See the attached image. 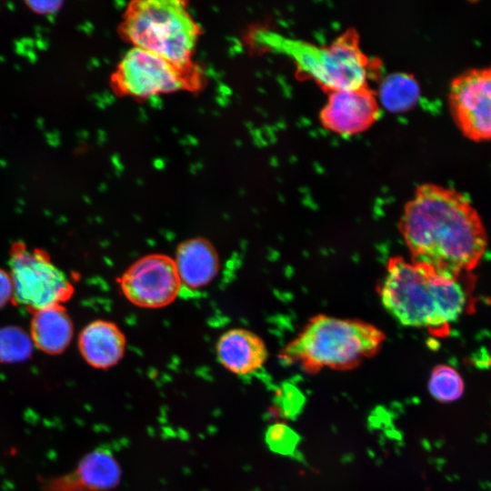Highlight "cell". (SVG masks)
<instances>
[{
    "label": "cell",
    "instance_id": "cell-22",
    "mask_svg": "<svg viewBox=\"0 0 491 491\" xmlns=\"http://www.w3.org/2000/svg\"><path fill=\"white\" fill-rule=\"evenodd\" d=\"M14 298V288L10 274L0 268V308Z\"/></svg>",
    "mask_w": 491,
    "mask_h": 491
},
{
    "label": "cell",
    "instance_id": "cell-21",
    "mask_svg": "<svg viewBox=\"0 0 491 491\" xmlns=\"http://www.w3.org/2000/svg\"><path fill=\"white\" fill-rule=\"evenodd\" d=\"M64 2L59 0L51 1H25V5L38 15H52L62 7Z\"/></svg>",
    "mask_w": 491,
    "mask_h": 491
},
{
    "label": "cell",
    "instance_id": "cell-2",
    "mask_svg": "<svg viewBox=\"0 0 491 491\" xmlns=\"http://www.w3.org/2000/svg\"><path fill=\"white\" fill-rule=\"evenodd\" d=\"M461 277L396 256L387 261L377 292L383 306L401 325L444 334L468 306L469 290Z\"/></svg>",
    "mask_w": 491,
    "mask_h": 491
},
{
    "label": "cell",
    "instance_id": "cell-6",
    "mask_svg": "<svg viewBox=\"0 0 491 491\" xmlns=\"http://www.w3.org/2000/svg\"><path fill=\"white\" fill-rule=\"evenodd\" d=\"M203 80V73L195 64L179 66L155 54L133 47L116 65L110 85L118 95L146 99L177 91H198Z\"/></svg>",
    "mask_w": 491,
    "mask_h": 491
},
{
    "label": "cell",
    "instance_id": "cell-15",
    "mask_svg": "<svg viewBox=\"0 0 491 491\" xmlns=\"http://www.w3.org/2000/svg\"><path fill=\"white\" fill-rule=\"evenodd\" d=\"M121 467L113 454L103 447L86 454L73 474L76 491H111L121 480Z\"/></svg>",
    "mask_w": 491,
    "mask_h": 491
},
{
    "label": "cell",
    "instance_id": "cell-12",
    "mask_svg": "<svg viewBox=\"0 0 491 491\" xmlns=\"http://www.w3.org/2000/svg\"><path fill=\"white\" fill-rule=\"evenodd\" d=\"M125 337L120 328L105 320L89 323L80 333L79 351L91 366L107 369L115 366L125 350Z\"/></svg>",
    "mask_w": 491,
    "mask_h": 491
},
{
    "label": "cell",
    "instance_id": "cell-8",
    "mask_svg": "<svg viewBox=\"0 0 491 491\" xmlns=\"http://www.w3.org/2000/svg\"><path fill=\"white\" fill-rule=\"evenodd\" d=\"M448 103L464 136L475 142L491 140V66L457 75L450 84Z\"/></svg>",
    "mask_w": 491,
    "mask_h": 491
},
{
    "label": "cell",
    "instance_id": "cell-5",
    "mask_svg": "<svg viewBox=\"0 0 491 491\" xmlns=\"http://www.w3.org/2000/svg\"><path fill=\"white\" fill-rule=\"evenodd\" d=\"M258 36L264 38L263 45L291 57L299 75L327 92L366 85L377 67L361 49L355 29L346 30L326 45L272 32H261Z\"/></svg>",
    "mask_w": 491,
    "mask_h": 491
},
{
    "label": "cell",
    "instance_id": "cell-16",
    "mask_svg": "<svg viewBox=\"0 0 491 491\" xmlns=\"http://www.w3.org/2000/svg\"><path fill=\"white\" fill-rule=\"evenodd\" d=\"M420 85L409 73L387 75L380 83L378 98L389 111L402 112L413 107L420 97Z\"/></svg>",
    "mask_w": 491,
    "mask_h": 491
},
{
    "label": "cell",
    "instance_id": "cell-14",
    "mask_svg": "<svg viewBox=\"0 0 491 491\" xmlns=\"http://www.w3.org/2000/svg\"><path fill=\"white\" fill-rule=\"evenodd\" d=\"M73 323L61 305L35 311L31 324V337L35 346L45 353L63 352L73 336Z\"/></svg>",
    "mask_w": 491,
    "mask_h": 491
},
{
    "label": "cell",
    "instance_id": "cell-7",
    "mask_svg": "<svg viewBox=\"0 0 491 491\" xmlns=\"http://www.w3.org/2000/svg\"><path fill=\"white\" fill-rule=\"evenodd\" d=\"M14 298L35 311L60 305L73 294V285L49 257L39 250L15 246L10 256Z\"/></svg>",
    "mask_w": 491,
    "mask_h": 491
},
{
    "label": "cell",
    "instance_id": "cell-19",
    "mask_svg": "<svg viewBox=\"0 0 491 491\" xmlns=\"http://www.w3.org/2000/svg\"><path fill=\"white\" fill-rule=\"evenodd\" d=\"M300 437L290 426L283 423L271 425L266 432V443L275 453L288 456L293 454Z\"/></svg>",
    "mask_w": 491,
    "mask_h": 491
},
{
    "label": "cell",
    "instance_id": "cell-4",
    "mask_svg": "<svg viewBox=\"0 0 491 491\" xmlns=\"http://www.w3.org/2000/svg\"><path fill=\"white\" fill-rule=\"evenodd\" d=\"M118 34L134 47L179 66H191L201 28L178 0H136L125 8Z\"/></svg>",
    "mask_w": 491,
    "mask_h": 491
},
{
    "label": "cell",
    "instance_id": "cell-1",
    "mask_svg": "<svg viewBox=\"0 0 491 491\" xmlns=\"http://www.w3.org/2000/svg\"><path fill=\"white\" fill-rule=\"evenodd\" d=\"M398 226L412 262L452 277L475 269L487 244L482 219L469 199L431 183L416 187Z\"/></svg>",
    "mask_w": 491,
    "mask_h": 491
},
{
    "label": "cell",
    "instance_id": "cell-3",
    "mask_svg": "<svg viewBox=\"0 0 491 491\" xmlns=\"http://www.w3.org/2000/svg\"><path fill=\"white\" fill-rule=\"evenodd\" d=\"M385 339L384 332L370 323L319 314L286 345L279 358L308 374L324 368L351 370L376 356Z\"/></svg>",
    "mask_w": 491,
    "mask_h": 491
},
{
    "label": "cell",
    "instance_id": "cell-18",
    "mask_svg": "<svg viewBox=\"0 0 491 491\" xmlns=\"http://www.w3.org/2000/svg\"><path fill=\"white\" fill-rule=\"evenodd\" d=\"M464 381L458 372L450 366H436L429 377L428 389L439 402L449 403L459 399L464 393Z\"/></svg>",
    "mask_w": 491,
    "mask_h": 491
},
{
    "label": "cell",
    "instance_id": "cell-10",
    "mask_svg": "<svg viewBox=\"0 0 491 491\" xmlns=\"http://www.w3.org/2000/svg\"><path fill=\"white\" fill-rule=\"evenodd\" d=\"M377 95L368 85L328 92L320 121L328 130L353 135L367 129L379 116Z\"/></svg>",
    "mask_w": 491,
    "mask_h": 491
},
{
    "label": "cell",
    "instance_id": "cell-11",
    "mask_svg": "<svg viewBox=\"0 0 491 491\" xmlns=\"http://www.w3.org/2000/svg\"><path fill=\"white\" fill-rule=\"evenodd\" d=\"M219 363L228 371L246 376L260 369L266 363L268 352L263 339L244 328L225 332L216 344Z\"/></svg>",
    "mask_w": 491,
    "mask_h": 491
},
{
    "label": "cell",
    "instance_id": "cell-13",
    "mask_svg": "<svg viewBox=\"0 0 491 491\" xmlns=\"http://www.w3.org/2000/svg\"><path fill=\"white\" fill-rule=\"evenodd\" d=\"M174 262L181 284L190 288L205 286L219 270L215 248L202 237L183 241L176 248Z\"/></svg>",
    "mask_w": 491,
    "mask_h": 491
},
{
    "label": "cell",
    "instance_id": "cell-17",
    "mask_svg": "<svg viewBox=\"0 0 491 491\" xmlns=\"http://www.w3.org/2000/svg\"><path fill=\"white\" fill-rule=\"evenodd\" d=\"M31 335L24 329L8 326L0 328V363L16 364L27 360L33 353Z\"/></svg>",
    "mask_w": 491,
    "mask_h": 491
},
{
    "label": "cell",
    "instance_id": "cell-20",
    "mask_svg": "<svg viewBox=\"0 0 491 491\" xmlns=\"http://www.w3.org/2000/svg\"><path fill=\"white\" fill-rule=\"evenodd\" d=\"M304 403L303 395L290 385L284 386L278 391L275 399L276 409L281 416L289 418L297 416Z\"/></svg>",
    "mask_w": 491,
    "mask_h": 491
},
{
    "label": "cell",
    "instance_id": "cell-9",
    "mask_svg": "<svg viewBox=\"0 0 491 491\" xmlns=\"http://www.w3.org/2000/svg\"><path fill=\"white\" fill-rule=\"evenodd\" d=\"M119 285L132 304L160 308L175 299L182 284L173 258L150 254L134 262L120 277Z\"/></svg>",
    "mask_w": 491,
    "mask_h": 491
}]
</instances>
